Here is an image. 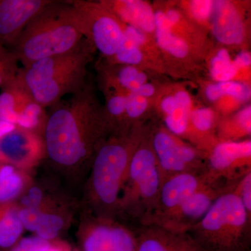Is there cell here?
I'll list each match as a JSON object with an SVG mask.
<instances>
[{
	"label": "cell",
	"mask_w": 251,
	"mask_h": 251,
	"mask_svg": "<svg viewBox=\"0 0 251 251\" xmlns=\"http://www.w3.org/2000/svg\"><path fill=\"white\" fill-rule=\"evenodd\" d=\"M210 26L216 40L226 45H237L245 36L242 15L233 3L213 1Z\"/></svg>",
	"instance_id": "15"
},
{
	"label": "cell",
	"mask_w": 251,
	"mask_h": 251,
	"mask_svg": "<svg viewBox=\"0 0 251 251\" xmlns=\"http://www.w3.org/2000/svg\"><path fill=\"white\" fill-rule=\"evenodd\" d=\"M47 251H69L68 249L62 247H59V246L53 245L49 250Z\"/></svg>",
	"instance_id": "41"
},
{
	"label": "cell",
	"mask_w": 251,
	"mask_h": 251,
	"mask_svg": "<svg viewBox=\"0 0 251 251\" xmlns=\"http://www.w3.org/2000/svg\"><path fill=\"white\" fill-rule=\"evenodd\" d=\"M208 176L213 181H237L251 172V140L218 142L206 160Z\"/></svg>",
	"instance_id": "10"
},
{
	"label": "cell",
	"mask_w": 251,
	"mask_h": 251,
	"mask_svg": "<svg viewBox=\"0 0 251 251\" xmlns=\"http://www.w3.org/2000/svg\"><path fill=\"white\" fill-rule=\"evenodd\" d=\"M16 127V125L8 123V122L0 121V138L4 135L5 133H8L10 130L14 129Z\"/></svg>",
	"instance_id": "40"
},
{
	"label": "cell",
	"mask_w": 251,
	"mask_h": 251,
	"mask_svg": "<svg viewBox=\"0 0 251 251\" xmlns=\"http://www.w3.org/2000/svg\"><path fill=\"white\" fill-rule=\"evenodd\" d=\"M23 230L18 208L12 202L0 204V248L14 247L20 240Z\"/></svg>",
	"instance_id": "20"
},
{
	"label": "cell",
	"mask_w": 251,
	"mask_h": 251,
	"mask_svg": "<svg viewBox=\"0 0 251 251\" xmlns=\"http://www.w3.org/2000/svg\"><path fill=\"white\" fill-rule=\"evenodd\" d=\"M156 30L155 36L160 49L172 57L179 59L187 58L190 54L189 44L173 31L171 23L162 10L154 11Z\"/></svg>",
	"instance_id": "18"
},
{
	"label": "cell",
	"mask_w": 251,
	"mask_h": 251,
	"mask_svg": "<svg viewBox=\"0 0 251 251\" xmlns=\"http://www.w3.org/2000/svg\"><path fill=\"white\" fill-rule=\"evenodd\" d=\"M63 226L64 221L60 216L41 211L36 227V236L50 242L57 237Z\"/></svg>",
	"instance_id": "28"
},
{
	"label": "cell",
	"mask_w": 251,
	"mask_h": 251,
	"mask_svg": "<svg viewBox=\"0 0 251 251\" xmlns=\"http://www.w3.org/2000/svg\"><path fill=\"white\" fill-rule=\"evenodd\" d=\"M205 95L213 102L218 101L224 97H232L242 103L250 99L251 89L245 83L237 81L216 82L206 87Z\"/></svg>",
	"instance_id": "23"
},
{
	"label": "cell",
	"mask_w": 251,
	"mask_h": 251,
	"mask_svg": "<svg viewBox=\"0 0 251 251\" xmlns=\"http://www.w3.org/2000/svg\"><path fill=\"white\" fill-rule=\"evenodd\" d=\"M233 192L240 199L248 214L251 216V172L239 180Z\"/></svg>",
	"instance_id": "32"
},
{
	"label": "cell",
	"mask_w": 251,
	"mask_h": 251,
	"mask_svg": "<svg viewBox=\"0 0 251 251\" xmlns=\"http://www.w3.org/2000/svg\"><path fill=\"white\" fill-rule=\"evenodd\" d=\"M187 232L205 251H250L251 216L230 191L220 196Z\"/></svg>",
	"instance_id": "5"
},
{
	"label": "cell",
	"mask_w": 251,
	"mask_h": 251,
	"mask_svg": "<svg viewBox=\"0 0 251 251\" xmlns=\"http://www.w3.org/2000/svg\"><path fill=\"white\" fill-rule=\"evenodd\" d=\"M84 40L72 3L53 1L23 29L12 52L27 68L41 59L72 52Z\"/></svg>",
	"instance_id": "2"
},
{
	"label": "cell",
	"mask_w": 251,
	"mask_h": 251,
	"mask_svg": "<svg viewBox=\"0 0 251 251\" xmlns=\"http://www.w3.org/2000/svg\"><path fill=\"white\" fill-rule=\"evenodd\" d=\"M148 105V99L133 92H128L126 105V118L130 128L138 125L137 120L145 113Z\"/></svg>",
	"instance_id": "30"
},
{
	"label": "cell",
	"mask_w": 251,
	"mask_h": 251,
	"mask_svg": "<svg viewBox=\"0 0 251 251\" xmlns=\"http://www.w3.org/2000/svg\"><path fill=\"white\" fill-rule=\"evenodd\" d=\"M178 108L180 107L176 103L173 94L166 96L164 98L162 99L160 103V108L164 117L171 115Z\"/></svg>",
	"instance_id": "37"
},
{
	"label": "cell",
	"mask_w": 251,
	"mask_h": 251,
	"mask_svg": "<svg viewBox=\"0 0 251 251\" xmlns=\"http://www.w3.org/2000/svg\"><path fill=\"white\" fill-rule=\"evenodd\" d=\"M130 227L136 238V251H205L188 232L171 230L156 224Z\"/></svg>",
	"instance_id": "13"
},
{
	"label": "cell",
	"mask_w": 251,
	"mask_h": 251,
	"mask_svg": "<svg viewBox=\"0 0 251 251\" xmlns=\"http://www.w3.org/2000/svg\"><path fill=\"white\" fill-rule=\"evenodd\" d=\"M251 133V105L233 116L219 119L216 127L219 142H237L248 139Z\"/></svg>",
	"instance_id": "19"
},
{
	"label": "cell",
	"mask_w": 251,
	"mask_h": 251,
	"mask_svg": "<svg viewBox=\"0 0 251 251\" xmlns=\"http://www.w3.org/2000/svg\"><path fill=\"white\" fill-rule=\"evenodd\" d=\"M111 221L99 218L91 225L82 239L83 251H111Z\"/></svg>",
	"instance_id": "21"
},
{
	"label": "cell",
	"mask_w": 251,
	"mask_h": 251,
	"mask_svg": "<svg viewBox=\"0 0 251 251\" xmlns=\"http://www.w3.org/2000/svg\"><path fill=\"white\" fill-rule=\"evenodd\" d=\"M41 211L39 209L23 207L18 209V216L24 229L35 232Z\"/></svg>",
	"instance_id": "34"
},
{
	"label": "cell",
	"mask_w": 251,
	"mask_h": 251,
	"mask_svg": "<svg viewBox=\"0 0 251 251\" xmlns=\"http://www.w3.org/2000/svg\"><path fill=\"white\" fill-rule=\"evenodd\" d=\"M84 38L110 59L125 40V23L100 2L75 0L72 2Z\"/></svg>",
	"instance_id": "8"
},
{
	"label": "cell",
	"mask_w": 251,
	"mask_h": 251,
	"mask_svg": "<svg viewBox=\"0 0 251 251\" xmlns=\"http://www.w3.org/2000/svg\"><path fill=\"white\" fill-rule=\"evenodd\" d=\"M110 85L128 92H133L148 82V75L135 66L122 65L116 75L109 80Z\"/></svg>",
	"instance_id": "24"
},
{
	"label": "cell",
	"mask_w": 251,
	"mask_h": 251,
	"mask_svg": "<svg viewBox=\"0 0 251 251\" xmlns=\"http://www.w3.org/2000/svg\"><path fill=\"white\" fill-rule=\"evenodd\" d=\"M238 72L227 50H219L211 60V75L217 82L234 81Z\"/></svg>",
	"instance_id": "25"
},
{
	"label": "cell",
	"mask_w": 251,
	"mask_h": 251,
	"mask_svg": "<svg viewBox=\"0 0 251 251\" xmlns=\"http://www.w3.org/2000/svg\"><path fill=\"white\" fill-rule=\"evenodd\" d=\"M122 23L133 26L145 34H155L154 10L148 3L138 0L100 1Z\"/></svg>",
	"instance_id": "16"
},
{
	"label": "cell",
	"mask_w": 251,
	"mask_h": 251,
	"mask_svg": "<svg viewBox=\"0 0 251 251\" xmlns=\"http://www.w3.org/2000/svg\"><path fill=\"white\" fill-rule=\"evenodd\" d=\"M41 149L36 133L16 126L0 138V163L29 166L40 156Z\"/></svg>",
	"instance_id": "14"
},
{
	"label": "cell",
	"mask_w": 251,
	"mask_h": 251,
	"mask_svg": "<svg viewBox=\"0 0 251 251\" xmlns=\"http://www.w3.org/2000/svg\"><path fill=\"white\" fill-rule=\"evenodd\" d=\"M145 127L135 125L121 134L103 139L95 151L91 196L100 219L114 220L130 160L145 133Z\"/></svg>",
	"instance_id": "3"
},
{
	"label": "cell",
	"mask_w": 251,
	"mask_h": 251,
	"mask_svg": "<svg viewBox=\"0 0 251 251\" xmlns=\"http://www.w3.org/2000/svg\"><path fill=\"white\" fill-rule=\"evenodd\" d=\"M145 54L135 43L125 37L121 47L117 53L110 59L113 64L138 67L145 62Z\"/></svg>",
	"instance_id": "27"
},
{
	"label": "cell",
	"mask_w": 251,
	"mask_h": 251,
	"mask_svg": "<svg viewBox=\"0 0 251 251\" xmlns=\"http://www.w3.org/2000/svg\"><path fill=\"white\" fill-rule=\"evenodd\" d=\"M155 92H156V89H155L154 85L147 82V83L140 86L139 88L133 92V93L138 94V95L148 99L152 97L154 95Z\"/></svg>",
	"instance_id": "39"
},
{
	"label": "cell",
	"mask_w": 251,
	"mask_h": 251,
	"mask_svg": "<svg viewBox=\"0 0 251 251\" xmlns=\"http://www.w3.org/2000/svg\"><path fill=\"white\" fill-rule=\"evenodd\" d=\"M162 182L175 175L206 170L207 153L173 134L165 126L148 128Z\"/></svg>",
	"instance_id": "7"
},
{
	"label": "cell",
	"mask_w": 251,
	"mask_h": 251,
	"mask_svg": "<svg viewBox=\"0 0 251 251\" xmlns=\"http://www.w3.org/2000/svg\"><path fill=\"white\" fill-rule=\"evenodd\" d=\"M53 0H0V44L13 45L23 29Z\"/></svg>",
	"instance_id": "12"
},
{
	"label": "cell",
	"mask_w": 251,
	"mask_h": 251,
	"mask_svg": "<svg viewBox=\"0 0 251 251\" xmlns=\"http://www.w3.org/2000/svg\"><path fill=\"white\" fill-rule=\"evenodd\" d=\"M213 1L196 0L188 3V11L193 19L202 25L210 24Z\"/></svg>",
	"instance_id": "31"
},
{
	"label": "cell",
	"mask_w": 251,
	"mask_h": 251,
	"mask_svg": "<svg viewBox=\"0 0 251 251\" xmlns=\"http://www.w3.org/2000/svg\"><path fill=\"white\" fill-rule=\"evenodd\" d=\"M24 186V178L16 167L0 163V204L12 202Z\"/></svg>",
	"instance_id": "22"
},
{
	"label": "cell",
	"mask_w": 251,
	"mask_h": 251,
	"mask_svg": "<svg viewBox=\"0 0 251 251\" xmlns=\"http://www.w3.org/2000/svg\"><path fill=\"white\" fill-rule=\"evenodd\" d=\"M93 49L85 39L72 52L41 59L20 69L18 77L36 103L50 108L85 85Z\"/></svg>",
	"instance_id": "4"
},
{
	"label": "cell",
	"mask_w": 251,
	"mask_h": 251,
	"mask_svg": "<svg viewBox=\"0 0 251 251\" xmlns=\"http://www.w3.org/2000/svg\"><path fill=\"white\" fill-rule=\"evenodd\" d=\"M234 66L238 72L242 69H248L251 67V54L248 52H242L237 54V57L233 60Z\"/></svg>",
	"instance_id": "38"
},
{
	"label": "cell",
	"mask_w": 251,
	"mask_h": 251,
	"mask_svg": "<svg viewBox=\"0 0 251 251\" xmlns=\"http://www.w3.org/2000/svg\"><path fill=\"white\" fill-rule=\"evenodd\" d=\"M0 94V121L17 125L18 119L34 102L30 94L18 77L4 87Z\"/></svg>",
	"instance_id": "17"
},
{
	"label": "cell",
	"mask_w": 251,
	"mask_h": 251,
	"mask_svg": "<svg viewBox=\"0 0 251 251\" xmlns=\"http://www.w3.org/2000/svg\"><path fill=\"white\" fill-rule=\"evenodd\" d=\"M42 201V192L40 188L32 187L28 191L26 196L21 200V202L24 207L39 209Z\"/></svg>",
	"instance_id": "35"
},
{
	"label": "cell",
	"mask_w": 251,
	"mask_h": 251,
	"mask_svg": "<svg viewBox=\"0 0 251 251\" xmlns=\"http://www.w3.org/2000/svg\"><path fill=\"white\" fill-rule=\"evenodd\" d=\"M161 187V177L153 153L148 128L131 160L116 211L118 216L129 223L130 227L139 226L156 205Z\"/></svg>",
	"instance_id": "6"
},
{
	"label": "cell",
	"mask_w": 251,
	"mask_h": 251,
	"mask_svg": "<svg viewBox=\"0 0 251 251\" xmlns=\"http://www.w3.org/2000/svg\"><path fill=\"white\" fill-rule=\"evenodd\" d=\"M11 251H23L22 249H21L17 244L14 246V247H12V249H11Z\"/></svg>",
	"instance_id": "42"
},
{
	"label": "cell",
	"mask_w": 251,
	"mask_h": 251,
	"mask_svg": "<svg viewBox=\"0 0 251 251\" xmlns=\"http://www.w3.org/2000/svg\"><path fill=\"white\" fill-rule=\"evenodd\" d=\"M214 182L215 181L210 179L206 171L188 172L171 176L161 183L156 205L140 225L156 224L193 193Z\"/></svg>",
	"instance_id": "11"
},
{
	"label": "cell",
	"mask_w": 251,
	"mask_h": 251,
	"mask_svg": "<svg viewBox=\"0 0 251 251\" xmlns=\"http://www.w3.org/2000/svg\"><path fill=\"white\" fill-rule=\"evenodd\" d=\"M18 62L15 54L6 51L0 44V87H4L17 77L20 70Z\"/></svg>",
	"instance_id": "29"
},
{
	"label": "cell",
	"mask_w": 251,
	"mask_h": 251,
	"mask_svg": "<svg viewBox=\"0 0 251 251\" xmlns=\"http://www.w3.org/2000/svg\"><path fill=\"white\" fill-rule=\"evenodd\" d=\"M239 181L219 180L204 186L156 224L176 232H187L203 219L214 202L224 193L233 191Z\"/></svg>",
	"instance_id": "9"
},
{
	"label": "cell",
	"mask_w": 251,
	"mask_h": 251,
	"mask_svg": "<svg viewBox=\"0 0 251 251\" xmlns=\"http://www.w3.org/2000/svg\"><path fill=\"white\" fill-rule=\"evenodd\" d=\"M111 251H136L134 231L128 226L115 222L110 226Z\"/></svg>",
	"instance_id": "26"
},
{
	"label": "cell",
	"mask_w": 251,
	"mask_h": 251,
	"mask_svg": "<svg viewBox=\"0 0 251 251\" xmlns=\"http://www.w3.org/2000/svg\"><path fill=\"white\" fill-rule=\"evenodd\" d=\"M173 96L180 108L186 111L191 112L193 106L192 99L186 91L182 90L176 91Z\"/></svg>",
	"instance_id": "36"
},
{
	"label": "cell",
	"mask_w": 251,
	"mask_h": 251,
	"mask_svg": "<svg viewBox=\"0 0 251 251\" xmlns=\"http://www.w3.org/2000/svg\"><path fill=\"white\" fill-rule=\"evenodd\" d=\"M50 108L44 129L46 149L59 166H76L88 159L110 133L104 108L88 80L70 98Z\"/></svg>",
	"instance_id": "1"
},
{
	"label": "cell",
	"mask_w": 251,
	"mask_h": 251,
	"mask_svg": "<svg viewBox=\"0 0 251 251\" xmlns=\"http://www.w3.org/2000/svg\"><path fill=\"white\" fill-rule=\"evenodd\" d=\"M23 251H47L53 246L50 241L37 237H28L20 239L17 244Z\"/></svg>",
	"instance_id": "33"
}]
</instances>
